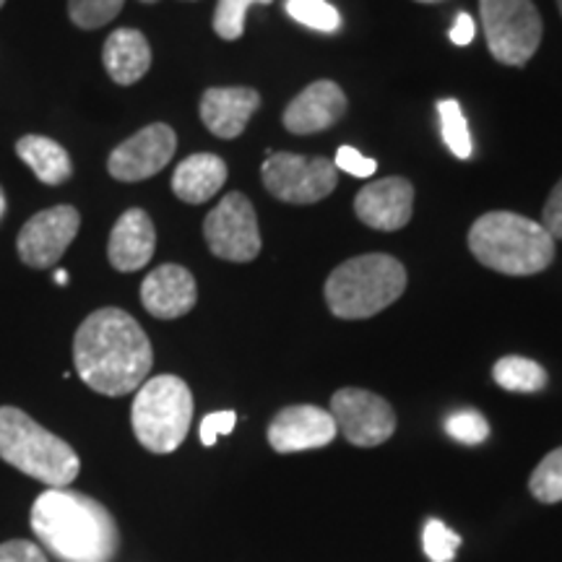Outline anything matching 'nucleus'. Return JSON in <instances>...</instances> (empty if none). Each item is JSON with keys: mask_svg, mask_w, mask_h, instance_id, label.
Segmentation results:
<instances>
[{"mask_svg": "<svg viewBox=\"0 0 562 562\" xmlns=\"http://www.w3.org/2000/svg\"><path fill=\"white\" fill-rule=\"evenodd\" d=\"M195 300H199V286L193 273L178 263L159 266L140 284V302L146 313L159 321L182 318L193 311Z\"/></svg>", "mask_w": 562, "mask_h": 562, "instance_id": "dca6fc26", "label": "nucleus"}, {"mask_svg": "<svg viewBox=\"0 0 562 562\" xmlns=\"http://www.w3.org/2000/svg\"><path fill=\"white\" fill-rule=\"evenodd\" d=\"M102 63L112 81L131 87L144 79L146 70L151 68L149 40L138 30L112 32L102 47Z\"/></svg>", "mask_w": 562, "mask_h": 562, "instance_id": "6ab92c4d", "label": "nucleus"}, {"mask_svg": "<svg viewBox=\"0 0 562 562\" xmlns=\"http://www.w3.org/2000/svg\"><path fill=\"white\" fill-rule=\"evenodd\" d=\"M334 165H336V170L355 175V178H370V175L378 170L375 159L364 157V154L355 149V146H341V149L336 151Z\"/></svg>", "mask_w": 562, "mask_h": 562, "instance_id": "c756f323", "label": "nucleus"}, {"mask_svg": "<svg viewBox=\"0 0 562 562\" xmlns=\"http://www.w3.org/2000/svg\"><path fill=\"white\" fill-rule=\"evenodd\" d=\"M30 524L60 562H112L121 550L112 513L83 492L45 490L32 505Z\"/></svg>", "mask_w": 562, "mask_h": 562, "instance_id": "f03ea898", "label": "nucleus"}, {"mask_svg": "<svg viewBox=\"0 0 562 562\" xmlns=\"http://www.w3.org/2000/svg\"><path fill=\"white\" fill-rule=\"evenodd\" d=\"M406 290V269L385 252H368L344 261L326 281L328 311L336 318H372Z\"/></svg>", "mask_w": 562, "mask_h": 562, "instance_id": "39448f33", "label": "nucleus"}, {"mask_svg": "<svg viewBox=\"0 0 562 562\" xmlns=\"http://www.w3.org/2000/svg\"><path fill=\"white\" fill-rule=\"evenodd\" d=\"M227 165L216 154H193L172 172V193L186 203H206L222 191Z\"/></svg>", "mask_w": 562, "mask_h": 562, "instance_id": "aec40b11", "label": "nucleus"}, {"mask_svg": "<svg viewBox=\"0 0 562 562\" xmlns=\"http://www.w3.org/2000/svg\"><path fill=\"white\" fill-rule=\"evenodd\" d=\"M347 115V94L336 81H315L302 89L284 110V128L294 136H311L334 128Z\"/></svg>", "mask_w": 562, "mask_h": 562, "instance_id": "2eb2a0df", "label": "nucleus"}, {"mask_svg": "<svg viewBox=\"0 0 562 562\" xmlns=\"http://www.w3.org/2000/svg\"><path fill=\"white\" fill-rule=\"evenodd\" d=\"M438 115H440V133L446 140L448 149L453 151L456 159H469L474 151L472 133H469V123L463 117L461 104L456 100H440L438 102Z\"/></svg>", "mask_w": 562, "mask_h": 562, "instance_id": "5701e85b", "label": "nucleus"}, {"mask_svg": "<svg viewBox=\"0 0 562 562\" xmlns=\"http://www.w3.org/2000/svg\"><path fill=\"white\" fill-rule=\"evenodd\" d=\"M125 0H68V16L81 30H100L123 11Z\"/></svg>", "mask_w": 562, "mask_h": 562, "instance_id": "a878e982", "label": "nucleus"}, {"mask_svg": "<svg viewBox=\"0 0 562 562\" xmlns=\"http://www.w3.org/2000/svg\"><path fill=\"white\" fill-rule=\"evenodd\" d=\"M76 372L102 396L138 391L154 364L151 341L138 321L121 307H102L81 323L74 339Z\"/></svg>", "mask_w": 562, "mask_h": 562, "instance_id": "f257e3e1", "label": "nucleus"}, {"mask_svg": "<svg viewBox=\"0 0 562 562\" xmlns=\"http://www.w3.org/2000/svg\"><path fill=\"white\" fill-rule=\"evenodd\" d=\"M422 547L432 562H451L461 547V537L438 518H430L422 531Z\"/></svg>", "mask_w": 562, "mask_h": 562, "instance_id": "c85d7f7f", "label": "nucleus"}, {"mask_svg": "<svg viewBox=\"0 0 562 562\" xmlns=\"http://www.w3.org/2000/svg\"><path fill=\"white\" fill-rule=\"evenodd\" d=\"M558 5H560V13H562V0H558Z\"/></svg>", "mask_w": 562, "mask_h": 562, "instance_id": "ea45409f", "label": "nucleus"}, {"mask_svg": "<svg viewBox=\"0 0 562 562\" xmlns=\"http://www.w3.org/2000/svg\"><path fill=\"white\" fill-rule=\"evenodd\" d=\"M419 3H435V0H419Z\"/></svg>", "mask_w": 562, "mask_h": 562, "instance_id": "4c0bfd02", "label": "nucleus"}, {"mask_svg": "<svg viewBox=\"0 0 562 562\" xmlns=\"http://www.w3.org/2000/svg\"><path fill=\"white\" fill-rule=\"evenodd\" d=\"M81 227V214L74 206H53L34 214L19 232L16 250L21 263L32 269H50L70 248Z\"/></svg>", "mask_w": 562, "mask_h": 562, "instance_id": "9b49d317", "label": "nucleus"}, {"mask_svg": "<svg viewBox=\"0 0 562 562\" xmlns=\"http://www.w3.org/2000/svg\"><path fill=\"white\" fill-rule=\"evenodd\" d=\"M414 211V186L404 178L368 182L355 199V214L372 229H404Z\"/></svg>", "mask_w": 562, "mask_h": 562, "instance_id": "4468645a", "label": "nucleus"}, {"mask_svg": "<svg viewBox=\"0 0 562 562\" xmlns=\"http://www.w3.org/2000/svg\"><path fill=\"white\" fill-rule=\"evenodd\" d=\"M492 378L501 389L513 393H537L547 389V370L529 357H503L492 368Z\"/></svg>", "mask_w": 562, "mask_h": 562, "instance_id": "4be33fe9", "label": "nucleus"}, {"mask_svg": "<svg viewBox=\"0 0 562 562\" xmlns=\"http://www.w3.org/2000/svg\"><path fill=\"white\" fill-rule=\"evenodd\" d=\"M16 154L24 165L32 167L37 180L45 186H60V182L70 180L74 175V165H70L68 151L63 149L58 140L47 136H24L16 140Z\"/></svg>", "mask_w": 562, "mask_h": 562, "instance_id": "412c9836", "label": "nucleus"}, {"mask_svg": "<svg viewBox=\"0 0 562 562\" xmlns=\"http://www.w3.org/2000/svg\"><path fill=\"white\" fill-rule=\"evenodd\" d=\"M0 562H47L40 544L26 539H11L0 544Z\"/></svg>", "mask_w": 562, "mask_h": 562, "instance_id": "2f4dec72", "label": "nucleus"}, {"mask_svg": "<svg viewBox=\"0 0 562 562\" xmlns=\"http://www.w3.org/2000/svg\"><path fill=\"white\" fill-rule=\"evenodd\" d=\"M542 227L550 232L552 240H562V180L552 188L550 199L542 209Z\"/></svg>", "mask_w": 562, "mask_h": 562, "instance_id": "473e14b6", "label": "nucleus"}, {"mask_svg": "<svg viewBox=\"0 0 562 562\" xmlns=\"http://www.w3.org/2000/svg\"><path fill=\"white\" fill-rule=\"evenodd\" d=\"M271 0H220L214 11V32L222 40L235 42L245 32V16L250 5H269Z\"/></svg>", "mask_w": 562, "mask_h": 562, "instance_id": "bb28decb", "label": "nucleus"}, {"mask_svg": "<svg viewBox=\"0 0 562 562\" xmlns=\"http://www.w3.org/2000/svg\"><path fill=\"white\" fill-rule=\"evenodd\" d=\"M331 417L351 446L375 448L396 432V412L378 393L364 389H341L331 396Z\"/></svg>", "mask_w": 562, "mask_h": 562, "instance_id": "9d476101", "label": "nucleus"}, {"mask_svg": "<svg viewBox=\"0 0 562 562\" xmlns=\"http://www.w3.org/2000/svg\"><path fill=\"white\" fill-rule=\"evenodd\" d=\"M261 108V94L248 87H214L201 97V121L216 138H237Z\"/></svg>", "mask_w": 562, "mask_h": 562, "instance_id": "f3484780", "label": "nucleus"}, {"mask_svg": "<svg viewBox=\"0 0 562 562\" xmlns=\"http://www.w3.org/2000/svg\"><path fill=\"white\" fill-rule=\"evenodd\" d=\"M55 281H58L60 286L68 284V273L66 271H55Z\"/></svg>", "mask_w": 562, "mask_h": 562, "instance_id": "f704fd0d", "label": "nucleus"}, {"mask_svg": "<svg viewBox=\"0 0 562 562\" xmlns=\"http://www.w3.org/2000/svg\"><path fill=\"white\" fill-rule=\"evenodd\" d=\"M178 149V136L167 123H151L131 138H125L117 149H112L108 170L121 182L149 180L165 170Z\"/></svg>", "mask_w": 562, "mask_h": 562, "instance_id": "f8f14e48", "label": "nucleus"}, {"mask_svg": "<svg viewBox=\"0 0 562 562\" xmlns=\"http://www.w3.org/2000/svg\"><path fill=\"white\" fill-rule=\"evenodd\" d=\"M442 427H446V432L453 440L463 442V446H480V442L490 438V422L474 409L453 412L451 417H446V422H442Z\"/></svg>", "mask_w": 562, "mask_h": 562, "instance_id": "cd10ccee", "label": "nucleus"}, {"mask_svg": "<svg viewBox=\"0 0 562 562\" xmlns=\"http://www.w3.org/2000/svg\"><path fill=\"white\" fill-rule=\"evenodd\" d=\"M157 250V229L144 209H128L110 232L108 258L112 269L131 273L144 269Z\"/></svg>", "mask_w": 562, "mask_h": 562, "instance_id": "a211bd4d", "label": "nucleus"}, {"mask_svg": "<svg viewBox=\"0 0 562 562\" xmlns=\"http://www.w3.org/2000/svg\"><path fill=\"white\" fill-rule=\"evenodd\" d=\"M336 422L331 412L321 406L297 404L281 409L269 425V446L277 453H300L328 446L336 438Z\"/></svg>", "mask_w": 562, "mask_h": 562, "instance_id": "ddd939ff", "label": "nucleus"}, {"mask_svg": "<svg viewBox=\"0 0 562 562\" xmlns=\"http://www.w3.org/2000/svg\"><path fill=\"white\" fill-rule=\"evenodd\" d=\"M492 58L521 68L542 45L544 24L531 0H480Z\"/></svg>", "mask_w": 562, "mask_h": 562, "instance_id": "0eeeda50", "label": "nucleus"}, {"mask_svg": "<svg viewBox=\"0 0 562 562\" xmlns=\"http://www.w3.org/2000/svg\"><path fill=\"white\" fill-rule=\"evenodd\" d=\"M469 250L505 277H531L554 261V240L542 224L513 211H490L469 229Z\"/></svg>", "mask_w": 562, "mask_h": 562, "instance_id": "7ed1b4c3", "label": "nucleus"}, {"mask_svg": "<svg viewBox=\"0 0 562 562\" xmlns=\"http://www.w3.org/2000/svg\"><path fill=\"white\" fill-rule=\"evenodd\" d=\"M451 42L453 45H459V47H463V45H469V42L474 40V19L469 16L467 11H461L459 16H456V21H453V26H451Z\"/></svg>", "mask_w": 562, "mask_h": 562, "instance_id": "72a5a7b5", "label": "nucleus"}, {"mask_svg": "<svg viewBox=\"0 0 562 562\" xmlns=\"http://www.w3.org/2000/svg\"><path fill=\"white\" fill-rule=\"evenodd\" d=\"M0 459L47 490H63L81 472L79 453L16 406H0Z\"/></svg>", "mask_w": 562, "mask_h": 562, "instance_id": "20e7f679", "label": "nucleus"}, {"mask_svg": "<svg viewBox=\"0 0 562 562\" xmlns=\"http://www.w3.org/2000/svg\"><path fill=\"white\" fill-rule=\"evenodd\" d=\"M237 414L235 412H214L209 417H203L201 422V442L206 448H211L216 442L220 435H229L235 430Z\"/></svg>", "mask_w": 562, "mask_h": 562, "instance_id": "7c9ffc66", "label": "nucleus"}, {"mask_svg": "<svg viewBox=\"0 0 562 562\" xmlns=\"http://www.w3.org/2000/svg\"><path fill=\"white\" fill-rule=\"evenodd\" d=\"M203 237L216 258L232 263H248L261 252V229L252 203L243 193H229L209 211Z\"/></svg>", "mask_w": 562, "mask_h": 562, "instance_id": "1a4fd4ad", "label": "nucleus"}, {"mask_svg": "<svg viewBox=\"0 0 562 562\" xmlns=\"http://www.w3.org/2000/svg\"><path fill=\"white\" fill-rule=\"evenodd\" d=\"M3 5H5V0H0V9H3Z\"/></svg>", "mask_w": 562, "mask_h": 562, "instance_id": "58836bf2", "label": "nucleus"}, {"mask_svg": "<svg viewBox=\"0 0 562 562\" xmlns=\"http://www.w3.org/2000/svg\"><path fill=\"white\" fill-rule=\"evenodd\" d=\"M193 393L178 375H157L136 391L131 425L140 446L151 453L178 451L191 430Z\"/></svg>", "mask_w": 562, "mask_h": 562, "instance_id": "423d86ee", "label": "nucleus"}, {"mask_svg": "<svg viewBox=\"0 0 562 562\" xmlns=\"http://www.w3.org/2000/svg\"><path fill=\"white\" fill-rule=\"evenodd\" d=\"M5 214V195H3V188H0V220H3Z\"/></svg>", "mask_w": 562, "mask_h": 562, "instance_id": "c9c22d12", "label": "nucleus"}, {"mask_svg": "<svg viewBox=\"0 0 562 562\" xmlns=\"http://www.w3.org/2000/svg\"><path fill=\"white\" fill-rule=\"evenodd\" d=\"M140 3H157V0H140Z\"/></svg>", "mask_w": 562, "mask_h": 562, "instance_id": "e433bc0d", "label": "nucleus"}, {"mask_svg": "<svg viewBox=\"0 0 562 562\" xmlns=\"http://www.w3.org/2000/svg\"><path fill=\"white\" fill-rule=\"evenodd\" d=\"M529 492L544 505L562 503V448L539 461V467L531 472Z\"/></svg>", "mask_w": 562, "mask_h": 562, "instance_id": "393cba45", "label": "nucleus"}, {"mask_svg": "<svg viewBox=\"0 0 562 562\" xmlns=\"http://www.w3.org/2000/svg\"><path fill=\"white\" fill-rule=\"evenodd\" d=\"M286 13L307 30L323 34L341 30V13L328 0H286Z\"/></svg>", "mask_w": 562, "mask_h": 562, "instance_id": "b1692460", "label": "nucleus"}, {"mask_svg": "<svg viewBox=\"0 0 562 562\" xmlns=\"http://www.w3.org/2000/svg\"><path fill=\"white\" fill-rule=\"evenodd\" d=\"M336 170L334 159L326 157H300V154L279 151L266 157L261 167V178L266 191H269L273 199L284 203H300V206H307V203H318L326 199V195L334 193L336 188Z\"/></svg>", "mask_w": 562, "mask_h": 562, "instance_id": "6e6552de", "label": "nucleus"}]
</instances>
